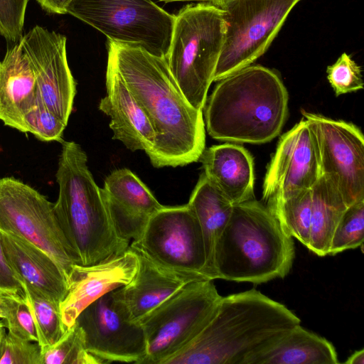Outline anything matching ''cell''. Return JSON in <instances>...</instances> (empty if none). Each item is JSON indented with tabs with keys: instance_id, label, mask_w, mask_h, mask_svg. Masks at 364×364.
Here are the masks:
<instances>
[{
	"instance_id": "cell-1",
	"label": "cell",
	"mask_w": 364,
	"mask_h": 364,
	"mask_svg": "<svg viewBox=\"0 0 364 364\" xmlns=\"http://www.w3.org/2000/svg\"><path fill=\"white\" fill-rule=\"evenodd\" d=\"M108 60L146 114L155 133L147 154L156 168L198 161L205 145L203 112L193 107L173 78L166 58L108 40Z\"/></svg>"
},
{
	"instance_id": "cell-2",
	"label": "cell",
	"mask_w": 364,
	"mask_h": 364,
	"mask_svg": "<svg viewBox=\"0 0 364 364\" xmlns=\"http://www.w3.org/2000/svg\"><path fill=\"white\" fill-rule=\"evenodd\" d=\"M300 323L284 305L255 289L222 296L201 332L164 364H247Z\"/></svg>"
},
{
	"instance_id": "cell-3",
	"label": "cell",
	"mask_w": 364,
	"mask_h": 364,
	"mask_svg": "<svg viewBox=\"0 0 364 364\" xmlns=\"http://www.w3.org/2000/svg\"><path fill=\"white\" fill-rule=\"evenodd\" d=\"M209 135L218 141H270L288 112V92L272 70L249 65L218 80L205 105Z\"/></svg>"
},
{
	"instance_id": "cell-4",
	"label": "cell",
	"mask_w": 364,
	"mask_h": 364,
	"mask_svg": "<svg viewBox=\"0 0 364 364\" xmlns=\"http://www.w3.org/2000/svg\"><path fill=\"white\" fill-rule=\"evenodd\" d=\"M55 177L59 192L54 210L77 260L92 264L127 250L117 235L101 193L75 141H63Z\"/></svg>"
},
{
	"instance_id": "cell-5",
	"label": "cell",
	"mask_w": 364,
	"mask_h": 364,
	"mask_svg": "<svg viewBox=\"0 0 364 364\" xmlns=\"http://www.w3.org/2000/svg\"><path fill=\"white\" fill-rule=\"evenodd\" d=\"M295 255L292 237L255 198L233 205L214 250L213 279L262 284L283 278Z\"/></svg>"
},
{
	"instance_id": "cell-6",
	"label": "cell",
	"mask_w": 364,
	"mask_h": 364,
	"mask_svg": "<svg viewBox=\"0 0 364 364\" xmlns=\"http://www.w3.org/2000/svg\"><path fill=\"white\" fill-rule=\"evenodd\" d=\"M225 30L223 9L210 3L187 5L175 15L166 60L183 95L197 109L205 107Z\"/></svg>"
},
{
	"instance_id": "cell-7",
	"label": "cell",
	"mask_w": 364,
	"mask_h": 364,
	"mask_svg": "<svg viewBox=\"0 0 364 364\" xmlns=\"http://www.w3.org/2000/svg\"><path fill=\"white\" fill-rule=\"evenodd\" d=\"M213 281L186 284L137 322L147 347L141 364H164L201 332L222 298Z\"/></svg>"
},
{
	"instance_id": "cell-8",
	"label": "cell",
	"mask_w": 364,
	"mask_h": 364,
	"mask_svg": "<svg viewBox=\"0 0 364 364\" xmlns=\"http://www.w3.org/2000/svg\"><path fill=\"white\" fill-rule=\"evenodd\" d=\"M67 14L100 31L109 41L135 45L167 58L175 15L151 0H71Z\"/></svg>"
},
{
	"instance_id": "cell-9",
	"label": "cell",
	"mask_w": 364,
	"mask_h": 364,
	"mask_svg": "<svg viewBox=\"0 0 364 364\" xmlns=\"http://www.w3.org/2000/svg\"><path fill=\"white\" fill-rule=\"evenodd\" d=\"M301 0H230L223 9L225 36L213 81L250 65L269 48Z\"/></svg>"
},
{
	"instance_id": "cell-10",
	"label": "cell",
	"mask_w": 364,
	"mask_h": 364,
	"mask_svg": "<svg viewBox=\"0 0 364 364\" xmlns=\"http://www.w3.org/2000/svg\"><path fill=\"white\" fill-rule=\"evenodd\" d=\"M0 230L46 252L66 278L73 265L77 264L58 223L54 203L14 177L0 178Z\"/></svg>"
},
{
	"instance_id": "cell-11",
	"label": "cell",
	"mask_w": 364,
	"mask_h": 364,
	"mask_svg": "<svg viewBox=\"0 0 364 364\" xmlns=\"http://www.w3.org/2000/svg\"><path fill=\"white\" fill-rule=\"evenodd\" d=\"M129 247L170 269L205 276L203 237L187 204L164 206L151 217L141 237Z\"/></svg>"
},
{
	"instance_id": "cell-12",
	"label": "cell",
	"mask_w": 364,
	"mask_h": 364,
	"mask_svg": "<svg viewBox=\"0 0 364 364\" xmlns=\"http://www.w3.org/2000/svg\"><path fill=\"white\" fill-rule=\"evenodd\" d=\"M316 142L321 174L331 176L348 206L364 199V136L355 124L301 110Z\"/></svg>"
},
{
	"instance_id": "cell-13",
	"label": "cell",
	"mask_w": 364,
	"mask_h": 364,
	"mask_svg": "<svg viewBox=\"0 0 364 364\" xmlns=\"http://www.w3.org/2000/svg\"><path fill=\"white\" fill-rule=\"evenodd\" d=\"M75 322L83 331L87 350L103 363L141 364L145 358L147 347L144 329L130 320L112 291L84 309Z\"/></svg>"
},
{
	"instance_id": "cell-14",
	"label": "cell",
	"mask_w": 364,
	"mask_h": 364,
	"mask_svg": "<svg viewBox=\"0 0 364 364\" xmlns=\"http://www.w3.org/2000/svg\"><path fill=\"white\" fill-rule=\"evenodd\" d=\"M19 41L32 67L43 102L67 125L76 82L68 63L66 37L36 26Z\"/></svg>"
},
{
	"instance_id": "cell-15",
	"label": "cell",
	"mask_w": 364,
	"mask_h": 364,
	"mask_svg": "<svg viewBox=\"0 0 364 364\" xmlns=\"http://www.w3.org/2000/svg\"><path fill=\"white\" fill-rule=\"evenodd\" d=\"M321 176L316 142L304 118L283 134L267 166L263 199L310 189Z\"/></svg>"
},
{
	"instance_id": "cell-16",
	"label": "cell",
	"mask_w": 364,
	"mask_h": 364,
	"mask_svg": "<svg viewBox=\"0 0 364 364\" xmlns=\"http://www.w3.org/2000/svg\"><path fill=\"white\" fill-rule=\"evenodd\" d=\"M138 257L129 247L99 262L74 264L67 276L68 291L60 304L65 328L74 325L81 311L105 294L127 284L138 269Z\"/></svg>"
},
{
	"instance_id": "cell-17",
	"label": "cell",
	"mask_w": 364,
	"mask_h": 364,
	"mask_svg": "<svg viewBox=\"0 0 364 364\" xmlns=\"http://www.w3.org/2000/svg\"><path fill=\"white\" fill-rule=\"evenodd\" d=\"M101 193L117 235L128 243L141 237L151 217L164 207L127 168L112 171Z\"/></svg>"
},
{
	"instance_id": "cell-18",
	"label": "cell",
	"mask_w": 364,
	"mask_h": 364,
	"mask_svg": "<svg viewBox=\"0 0 364 364\" xmlns=\"http://www.w3.org/2000/svg\"><path fill=\"white\" fill-rule=\"evenodd\" d=\"M138 257V269L126 285L112 291L114 297L125 308L131 321L139 322L164 301L186 284L209 279L203 274L166 267L132 248Z\"/></svg>"
},
{
	"instance_id": "cell-19",
	"label": "cell",
	"mask_w": 364,
	"mask_h": 364,
	"mask_svg": "<svg viewBox=\"0 0 364 364\" xmlns=\"http://www.w3.org/2000/svg\"><path fill=\"white\" fill-rule=\"evenodd\" d=\"M107 95L99 109L110 118L112 139L129 150L148 154L155 144L154 129L142 108L129 90L113 63L107 59Z\"/></svg>"
},
{
	"instance_id": "cell-20",
	"label": "cell",
	"mask_w": 364,
	"mask_h": 364,
	"mask_svg": "<svg viewBox=\"0 0 364 364\" xmlns=\"http://www.w3.org/2000/svg\"><path fill=\"white\" fill-rule=\"evenodd\" d=\"M0 239L5 257L20 284L31 286L60 305L68 284L55 260L37 246L11 233L0 230Z\"/></svg>"
},
{
	"instance_id": "cell-21",
	"label": "cell",
	"mask_w": 364,
	"mask_h": 364,
	"mask_svg": "<svg viewBox=\"0 0 364 364\" xmlns=\"http://www.w3.org/2000/svg\"><path fill=\"white\" fill-rule=\"evenodd\" d=\"M39 93L32 67L18 41L0 60V120L27 133L24 119L35 107Z\"/></svg>"
},
{
	"instance_id": "cell-22",
	"label": "cell",
	"mask_w": 364,
	"mask_h": 364,
	"mask_svg": "<svg viewBox=\"0 0 364 364\" xmlns=\"http://www.w3.org/2000/svg\"><path fill=\"white\" fill-rule=\"evenodd\" d=\"M204 173L233 204L254 199V161L243 146L225 143L204 149Z\"/></svg>"
},
{
	"instance_id": "cell-23",
	"label": "cell",
	"mask_w": 364,
	"mask_h": 364,
	"mask_svg": "<svg viewBox=\"0 0 364 364\" xmlns=\"http://www.w3.org/2000/svg\"><path fill=\"white\" fill-rule=\"evenodd\" d=\"M333 344L303 328L294 326L278 341L251 357L247 364H337Z\"/></svg>"
},
{
	"instance_id": "cell-24",
	"label": "cell",
	"mask_w": 364,
	"mask_h": 364,
	"mask_svg": "<svg viewBox=\"0 0 364 364\" xmlns=\"http://www.w3.org/2000/svg\"><path fill=\"white\" fill-rule=\"evenodd\" d=\"M187 205L196 215L203 237L205 276L213 279V256L216 242L232 214L233 204L203 172Z\"/></svg>"
},
{
	"instance_id": "cell-25",
	"label": "cell",
	"mask_w": 364,
	"mask_h": 364,
	"mask_svg": "<svg viewBox=\"0 0 364 364\" xmlns=\"http://www.w3.org/2000/svg\"><path fill=\"white\" fill-rule=\"evenodd\" d=\"M311 217L307 248L319 257L328 255L333 232L348 207L337 183L321 174L311 188Z\"/></svg>"
},
{
	"instance_id": "cell-26",
	"label": "cell",
	"mask_w": 364,
	"mask_h": 364,
	"mask_svg": "<svg viewBox=\"0 0 364 364\" xmlns=\"http://www.w3.org/2000/svg\"><path fill=\"white\" fill-rule=\"evenodd\" d=\"M267 207L290 236L308 247L311 217V188L271 198L267 200Z\"/></svg>"
},
{
	"instance_id": "cell-27",
	"label": "cell",
	"mask_w": 364,
	"mask_h": 364,
	"mask_svg": "<svg viewBox=\"0 0 364 364\" xmlns=\"http://www.w3.org/2000/svg\"><path fill=\"white\" fill-rule=\"evenodd\" d=\"M21 284L33 319L38 343L43 352L55 344L66 331L60 305L31 286L23 282Z\"/></svg>"
},
{
	"instance_id": "cell-28",
	"label": "cell",
	"mask_w": 364,
	"mask_h": 364,
	"mask_svg": "<svg viewBox=\"0 0 364 364\" xmlns=\"http://www.w3.org/2000/svg\"><path fill=\"white\" fill-rule=\"evenodd\" d=\"M0 318L5 321L9 333L38 342L33 319L23 290L0 289Z\"/></svg>"
},
{
	"instance_id": "cell-29",
	"label": "cell",
	"mask_w": 364,
	"mask_h": 364,
	"mask_svg": "<svg viewBox=\"0 0 364 364\" xmlns=\"http://www.w3.org/2000/svg\"><path fill=\"white\" fill-rule=\"evenodd\" d=\"M85 347L82 328L75 322L53 346L42 352V364H102Z\"/></svg>"
},
{
	"instance_id": "cell-30",
	"label": "cell",
	"mask_w": 364,
	"mask_h": 364,
	"mask_svg": "<svg viewBox=\"0 0 364 364\" xmlns=\"http://www.w3.org/2000/svg\"><path fill=\"white\" fill-rule=\"evenodd\" d=\"M364 199L349 205L338 222L331 238L329 253L334 255L363 246Z\"/></svg>"
},
{
	"instance_id": "cell-31",
	"label": "cell",
	"mask_w": 364,
	"mask_h": 364,
	"mask_svg": "<svg viewBox=\"0 0 364 364\" xmlns=\"http://www.w3.org/2000/svg\"><path fill=\"white\" fill-rule=\"evenodd\" d=\"M27 133L43 141L62 142L66 124L45 105L39 93L36 104L24 119Z\"/></svg>"
},
{
	"instance_id": "cell-32",
	"label": "cell",
	"mask_w": 364,
	"mask_h": 364,
	"mask_svg": "<svg viewBox=\"0 0 364 364\" xmlns=\"http://www.w3.org/2000/svg\"><path fill=\"white\" fill-rule=\"evenodd\" d=\"M326 73L336 96L363 88L361 68L346 53H343L336 63L328 66Z\"/></svg>"
},
{
	"instance_id": "cell-33",
	"label": "cell",
	"mask_w": 364,
	"mask_h": 364,
	"mask_svg": "<svg viewBox=\"0 0 364 364\" xmlns=\"http://www.w3.org/2000/svg\"><path fill=\"white\" fill-rule=\"evenodd\" d=\"M0 364H42V351L38 342L7 333L4 340Z\"/></svg>"
},
{
	"instance_id": "cell-34",
	"label": "cell",
	"mask_w": 364,
	"mask_h": 364,
	"mask_svg": "<svg viewBox=\"0 0 364 364\" xmlns=\"http://www.w3.org/2000/svg\"><path fill=\"white\" fill-rule=\"evenodd\" d=\"M29 0H0V34L9 42L23 36L26 7Z\"/></svg>"
},
{
	"instance_id": "cell-35",
	"label": "cell",
	"mask_w": 364,
	"mask_h": 364,
	"mask_svg": "<svg viewBox=\"0 0 364 364\" xmlns=\"http://www.w3.org/2000/svg\"><path fill=\"white\" fill-rule=\"evenodd\" d=\"M0 289L23 290L22 287L10 267L4 252L0 239Z\"/></svg>"
},
{
	"instance_id": "cell-36",
	"label": "cell",
	"mask_w": 364,
	"mask_h": 364,
	"mask_svg": "<svg viewBox=\"0 0 364 364\" xmlns=\"http://www.w3.org/2000/svg\"><path fill=\"white\" fill-rule=\"evenodd\" d=\"M46 11L51 14H67V8L71 0H35Z\"/></svg>"
},
{
	"instance_id": "cell-37",
	"label": "cell",
	"mask_w": 364,
	"mask_h": 364,
	"mask_svg": "<svg viewBox=\"0 0 364 364\" xmlns=\"http://www.w3.org/2000/svg\"><path fill=\"white\" fill-rule=\"evenodd\" d=\"M346 364H364V350L353 353L348 359L346 360Z\"/></svg>"
},
{
	"instance_id": "cell-38",
	"label": "cell",
	"mask_w": 364,
	"mask_h": 364,
	"mask_svg": "<svg viewBox=\"0 0 364 364\" xmlns=\"http://www.w3.org/2000/svg\"><path fill=\"white\" fill-rule=\"evenodd\" d=\"M4 327H5L4 323L0 321V353H1V347H2V344H3V342H4V340L5 338L6 335V331L4 329Z\"/></svg>"
},
{
	"instance_id": "cell-39",
	"label": "cell",
	"mask_w": 364,
	"mask_h": 364,
	"mask_svg": "<svg viewBox=\"0 0 364 364\" xmlns=\"http://www.w3.org/2000/svg\"><path fill=\"white\" fill-rule=\"evenodd\" d=\"M153 1V0H151ZM158 1L162 2H176V1H191V2H198V3H210L211 0H155Z\"/></svg>"
},
{
	"instance_id": "cell-40",
	"label": "cell",
	"mask_w": 364,
	"mask_h": 364,
	"mask_svg": "<svg viewBox=\"0 0 364 364\" xmlns=\"http://www.w3.org/2000/svg\"><path fill=\"white\" fill-rule=\"evenodd\" d=\"M230 0H211L210 4L221 8L224 4Z\"/></svg>"
}]
</instances>
